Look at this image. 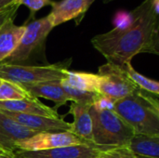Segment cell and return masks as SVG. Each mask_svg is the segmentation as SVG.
I'll use <instances>...</instances> for the list:
<instances>
[{"mask_svg":"<svg viewBox=\"0 0 159 158\" xmlns=\"http://www.w3.org/2000/svg\"><path fill=\"white\" fill-rule=\"evenodd\" d=\"M131 14L127 26L115 27L91 39L94 48L109 63L120 66L140 53L159 54V0H145Z\"/></svg>","mask_w":159,"mask_h":158,"instance_id":"1","label":"cell"},{"mask_svg":"<svg viewBox=\"0 0 159 158\" xmlns=\"http://www.w3.org/2000/svg\"><path fill=\"white\" fill-rule=\"evenodd\" d=\"M113 111L132 128L135 134L159 136L158 96L137 88L115 102Z\"/></svg>","mask_w":159,"mask_h":158,"instance_id":"2","label":"cell"},{"mask_svg":"<svg viewBox=\"0 0 159 158\" xmlns=\"http://www.w3.org/2000/svg\"><path fill=\"white\" fill-rule=\"evenodd\" d=\"M93 142L101 146H128L135 135L132 128L113 110L90 108Z\"/></svg>","mask_w":159,"mask_h":158,"instance_id":"3","label":"cell"},{"mask_svg":"<svg viewBox=\"0 0 159 158\" xmlns=\"http://www.w3.org/2000/svg\"><path fill=\"white\" fill-rule=\"evenodd\" d=\"M72 60L47 65H21L0 63V78L20 85L61 81L65 78Z\"/></svg>","mask_w":159,"mask_h":158,"instance_id":"4","label":"cell"},{"mask_svg":"<svg viewBox=\"0 0 159 158\" xmlns=\"http://www.w3.org/2000/svg\"><path fill=\"white\" fill-rule=\"evenodd\" d=\"M53 29L48 16L34 20L25 25V31L13 53L3 62L23 65L31 55L45 42Z\"/></svg>","mask_w":159,"mask_h":158,"instance_id":"5","label":"cell"},{"mask_svg":"<svg viewBox=\"0 0 159 158\" xmlns=\"http://www.w3.org/2000/svg\"><path fill=\"white\" fill-rule=\"evenodd\" d=\"M98 74L101 76L99 94L113 102H117L139 88L128 77L122 66L107 62L99 67Z\"/></svg>","mask_w":159,"mask_h":158,"instance_id":"6","label":"cell"},{"mask_svg":"<svg viewBox=\"0 0 159 158\" xmlns=\"http://www.w3.org/2000/svg\"><path fill=\"white\" fill-rule=\"evenodd\" d=\"M79 144L92 145L95 143L87 142L70 131L39 132L38 134L18 143L17 151L35 152Z\"/></svg>","mask_w":159,"mask_h":158,"instance_id":"7","label":"cell"},{"mask_svg":"<svg viewBox=\"0 0 159 158\" xmlns=\"http://www.w3.org/2000/svg\"><path fill=\"white\" fill-rule=\"evenodd\" d=\"M110 148L113 147L97 144H79L35 152L16 151V154L23 158H95L101 152Z\"/></svg>","mask_w":159,"mask_h":158,"instance_id":"8","label":"cell"},{"mask_svg":"<svg viewBox=\"0 0 159 158\" xmlns=\"http://www.w3.org/2000/svg\"><path fill=\"white\" fill-rule=\"evenodd\" d=\"M38 133L15 122L0 111V154H15L18 143Z\"/></svg>","mask_w":159,"mask_h":158,"instance_id":"9","label":"cell"},{"mask_svg":"<svg viewBox=\"0 0 159 158\" xmlns=\"http://www.w3.org/2000/svg\"><path fill=\"white\" fill-rule=\"evenodd\" d=\"M4 115L14 120L15 122L24 126L30 129L37 132H60V131H70L71 132V123L66 122L63 117L57 119L49 118L35 115H27L13 113L7 111L0 110Z\"/></svg>","mask_w":159,"mask_h":158,"instance_id":"10","label":"cell"},{"mask_svg":"<svg viewBox=\"0 0 159 158\" xmlns=\"http://www.w3.org/2000/svg\"><path fill=\"white\" fill-rule=\"evenodd\" d=\"M51 12L48 18L54 27L71 20H82L87 12L85 0H61L52 2Z\"/></svg>","mask_w":159,"mask_h":158,"instance_id":"11","label":"cell"},{"mask_svg":"<svg viewBox=\"0 0 159 158\" xmlns=\"http://www.w3.org/2000/svg\"><path fill=\"white\" fill-rule=\"evenodd\" d=\"M0 110L13 112V113H20V114L41 115V116H46L54 119L61 117L59 115L56 109L45 105L38 99L34 97H30L19 101L0 102Z\"/></svg>","mask_w":159,"mask_h":158,"instance_id":"12","label":"cell"},{"mask_svg":"<svg viewBox=\"0 0 159 158\" xmlns=\"http://www.w3.org/2000/svg\"><path fill=\"white\" fill-rule=\"evenodd\" d=\"M91 107V105L72 102L69 109V114L74 116V122L71 123V132L89 142H93L92 119L90 115Z\"/></svg>","mask_w":159,"mask_h":158,"instance_id":"13","label":"cell"},{"mask_svg":"<svg viewBox=\"0 0 159 158\" xmlns=\"http://www.w3.org/2000/svg\"><path fill=\"white\" fill-rule=\"evenodd\" d=\"M23 88L29 92V94L34 98H44L55 102L57 110L61 105H65L69 99L63 90L61 81L45 82L38 84H25L22 85Z\"/></svg>","mask_w":159,"mask_h":158,"instance_id":"14","label":"cell"},{"mask_svg":"<svg viewBox=\"0 0 159 158\" xmlns=\"http://www.w3.org/2000/svg\"><path fill=\"white\" fill-rule=\"evenodd\" d=\"M13 19H8L0 27V63L13 53L25 31V25H16Z\"/></svg>","mask_w":159,"mask_h":158,"instance_id":"15","label":"cell"},{"mask_svg":"<svg viewBox=\"0 0 159 158\" xmlns=\"http://www.w3.org/2000/svg\"><path fill=\"white\" fill-rule=\"evenodd\" d=\"M128 147L137 156L159 158V136L135 134Z\"/></svg>","mask_w":159,"mask_h":158,"instance_id":"16","label":"cell"},{"mask_svg":"<svg viewBox=\"0 0 159 158\" xmlns=\"http://www.w3.org/2000/svg\"><path fill=\"white\" fill-rule=\"evenodd\" d=\"M100 79L101 76L98 74L68 71L65 78L61 80V83L80 90L98 92Z\"/></svg>","mask_w":159,"mask_h":158,"instance_id":"17","label":"cell"},{"mask_svg":"<svg viewBox=\"0 0 159 158\" xmlns=\"http://www.w3.org/2000/svg\"><path fill=\"white\" fill-rule=\"evenodd\" d=\"M122 66L123 70L125 71L128 77L142 90H144L148 93L154 94L156 96L159 95V83L156 80H152L147 78L146 76L143 75L142 74L138 73L131 65V62H127Z\"/></svg>","mask_w":159,"mask_h":158,"instance_id":"18","label":"cell"},{"mask_svg":"<svg viewBox=\"0 0 159 158\" xmlns=\"http://www.w3.org/2000/svg\"><path fill=\"white\" fill-rule=\"evenodd\" d=\"M32 97L22 85L2 79L0 84V102L19 101Z\"/></svg>","mask_w":159,"mask_h":158,"instance_id":"19","label":"cell"},{"mask_svg":"<svg viewBox=\"0 0 159 158\" xmlns=\"http://www.w3.org/2000/svg\"><path fill=\"white\" fill-rule=\"evenodd\" d=\"M61 86H62L63 90L69 99V102H72L75 103L93 106L95 102L101 96V94H99L98 92H90V91L80 90V89L74 88H71V87L63 85V84H61Z\"/></svg>","mask_w":159,"mask_h":158,"instance_id":"20","label":"cell"},{"mask_svg":"<svg viewBox=\"0 0 159 158\" xmlns=\"http://www.w3.org/2000/svg\"><path fill=\"white\" fill-rule=\"evenodd\" d=\"M95 158H137V156L128 146H121L102 151Z\"/></svg>","mask_w":159,"mask_h":158,"instance_id":"21","label":"cell"},{"mask_svg":"<svg viewBox=\"0 0 159 158\" xmlns=\"http://www.w3.org/2000/svg\"><path fill=\"white\" fill-rule=\"evenodd\" d=\"M52 2V0H15L12 5H16L18 7L23 5L30 9L32 14H34L42 7L46 6H51Z\"/></svg>","mask_w":159,"mask_h":158,"instance_id":"22","label":"cell"},{"mask_svg":"<svg viewBox=\"0 0 159 158\" xmlns=\"http://www.w3.org/2000/svg\"><path fill=\"white\" fill-rule=\"evenodd\" d=\"M19 7L16 5H11L8 6L7 7L0 10V27L10 18H14Z\"/></svg>","mask_w":159,"mask_h":158,"instance_id":"23","label":"cell"},{"mask_svg":"<svg viewBox=\"0 0 159 158\" xmlns=\"http://www.w3.org/2000/svg\"><path fill=\"white\" fill-rule=\"evenodd\" d=\"M114 103L115 102H113L112 100L101 95L93 104V107L98 110H113Z\"/></svg>","mask_w":159,"mask_h":158,"instance_id":"24","label":"cell"},{"mask_svg":"<svg viewBox=\"0 0 159 158\" xmlns=\"http://www.w3.org/2000/svg\"><path fill=\"white\" fill-rule=\"evenodd\" d=\"M14 1L15 0H0V10L7 7L8 6H11Z\"/></svg>","mask_w":159,"mask_h":158,"instance_id":"25","label":"cell"},{"mask_svg":"<svg viewBox=\"0 0 159 158\" xmlns=\"http://www.w3.org/2000/svg\"><path fill=\"white\" fill-rule=\"evenodd\" d=\"M94 1H95V0H85V4H86L87 9H89V7L92 5V3H93Z\"/></svg>","mask_w":159,"mask_h":158,"instance_id":"26","label":"cell"},{"mask_svg":"<svg viewBox=\"0 0 159 158\" xmlns=\"http://www.w3.org/2000/svg\"><path fill=\"white\" fill-rule=\"evenodd\" d=\"M11 156H12V155H11ZM11 156H7V155L0 154V158H11Z\"/></svg>","mask_w":159,"mask_h":158,"instance_id":"27","label":"cell"},{"mask_svg":"<svg viewBox=\"0 0 159 158\" xmlns=\"http://www.w3.org/2000/svg\"><path fill=\"white\" fill-rule=\"evenodd\" d=\"M11 158H23V157H21V156H20L19 155H17V154L15 153V154H13V155L11 156Z\"/></svg>","mask_w":159,"mask_h":158,"instance_id":"28","label":"cell"},{"mask_svg":"<svg viewBox=\"0 0 159 158\" xmlns=\"http://www.w3.org/2000/svg\"><path fill=\"white\" fill-rule=\"evenodd\" d=\"M137 158H150V157H143V156H137Z\"/></svg>","mask_w":159,"mask_h":158,"instance_id":"29","label":"cell"},{"mask_svg":"<svg viewBox=\"0 0 159 158\" xmlns=\"http://www.w3.org/2000/svg\"><path fill=\"white\" fill-rule=\"evenodd\" d=\"M110 0H104V2H109Z\"/></svg>","mask_w":159,"mask_h":158,"instance_id":"30","label":"cell"},{"mask_svg":"<svg viewBox=\"0 0 159 158\" xmlns=\"http://www.w3.org/2000/svg\"><path fill=\"white\" fill-rule=\"evenodd\" d=\"M1 82H2V79L0 78V84H1Z\"/></svg>","mask_w":159,"mask_h":158,"instance_id":"31","label":"cell"}]
</instances>
